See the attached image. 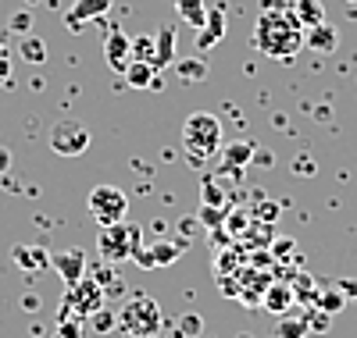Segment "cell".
<instances>
[{"label": "cell", "instance_id": "1", "mask_svg": "<svg viewBox=\"0 0 357 338\" xmlns=\"http://www.w3.org/2000/svg\"><path fill=\"white\" fill-rule=\"evenodd\" d=\"M304 33L307 29L296 22L293 8H264L254 22V50L264 54L268 61H293L304 50Z\"/></svg>", "mask_w": 357, "mask_h": 338}, {"label": "cell", "instance_id": "2", "mask_svg": "<svg viewBox=\"0 0 357 338\" xmlns=\"http://www.w3.org/2000/svg\"><path fill=\"white\" fill-rule=\"evenodd\" d=\"M143 246V228L132 221H114V225H100L97 232V253L104 264H126L139 253Z\"/></svg>", "mask_w": 357, "mask_h": 338}, {"label": "cell", "instance_id": "3", "mask_svg": "<svg viewBox=\"0 0 357 338\" xmlns=\"http://www.w3.org/2000/svg\"><path fill=\"white\" fill-rule=\"evenodd\" d=\"M183 146H186V153L193 161L215 157V153L222 150V121L211 111H193L183 121Z\"/></svg>", "mask_w": 357, "mask_h": 338}, {"label": "cell", "instance_id": "4", "mask_svg": "<svg viewBox=\"0 0 357 338\" xmlns=\"http://www.w3.org/2000/svg\"><path fill=\"white\" fill-rule=\"evenodd\" d=\"M161 306L158 299H151L146 292H136L132 299H126V306L118 310V331L132 335V338H151L161 331Z\"/></svg>", "mask_w": 357, "mask_h": 338}, {"label": "cell", "instance_id": "5", "mask_svg": "<svg viewBox=\"0 0 357 338\" xmlns=\"http://www.w3.org/2000/svg\"><path fill=\"white\" fill-rule=\"evenodd\" d=\"M89 207V218L97 225H114V221H126V210H129V196L118 189V186H97L86 200Z\"/></svg>", "mask_w": 357, "mask_h": 338}, {"label": "cell", "instance_id": "6", "mask_svg": "<svg viewBox=\"0 0 357 338\" xmlns=\"http://www.w3.org/2000/svg\"><path fill=\"white\" fill-rule=\"evenodd\" d=\"M104 289L97 285V278H82V282H75L72 289H68V296H65V310H61V317H79V321H89L97 310H104Z\"/></svg>", "mask_w": 357, "mask_h": 338}, {"label": "cell", "instance_id": "7", "mask_svg": "<svg viewBox=\"0 0 357 338\" xmlns=\"http://www.w3.org/2000/svg\"><path fill=\"white\" fill-rule=\"evenodd\" d=\"M50 150L57 153V157H82V153L89 150V129L75 118H61L50 129Z\"/></svg>", "mask_w": 357, "mask_h": 338}, {"label": "cell", "instance_id": "8", "mask_svg": "<svg viewBox=\"0 0 357 338\" xmlns=\"http://www.w3.org/2000/svg\"><path fill=\"white\" fill-rule=\"evenodd\" d=\"M183 250L186 246L183 242H154V246H139V253L132 257L139 267H146V271H158V267H168V264H175L178 257H183Z\"/></svg>", "mask_w": 357, "mask_h": 338}, {"label": "cell", "instance_id": "9", "mask_svg": "<svg viewBox=\"0 0 357 338\" xmlns=\"http://www.w3.org/2000/svg\"><path fill=\"white\" fill-rule=\"evenodd\" d=\"M104 61L111 65V72L126 75L129 61H132V40L122 33V29H111V33H107V40H104Z\"/></svg>", "mask_w": 357, "mask_h": 338}, {"label": "cell", "instance_id": "10", "mask_svg": "<svg viewBox=\"0 0 357 338\" xmlns=\"http://www.w3.org/2000/svg\"><path fill=\"white\" fill-rule=\"evenodd\" d=\"M50 267L61 274V282L72 289L75 282H82L86 278V257L79 253V250H65V253H54L50 257Z\"/></svg>", "mask_w": 357, "mask_h": 338}, {"label": "cell", "instance_id": "11", "mask_svg": "<svg viewBox=\"0 0 357 338\" xmlns=\"http://www.w3.org/2000/svg\"><path fill=\"white\" fill-rule=\"evenodd\" d=\"M111 11V0H75L65 15V25L68 29H79L82 22H93V18H104Z\"/></svg>", "mask_w": 357, "mask_h": 338}, {"label": "cell", "instance_id": "12", "mask_svg": "<svg viewBox=\"0 0 357 338\" xmlns=\"http://www.w3.org/2000/svg\"><path fill=\"white\" fill-rule=\"evenodd\" d=\"M222 36H225V11L222 8H207V22L197 29V47L211 50L215 43H222Z\"/></svg>", "mask_w": 357, "mask_h": 338}, {"label": "cell", "instance_id": "13", "mask_svg": "<svg viewBox=\"0 0 357 338\" xmlns=\"http://www.w3.org/2000/svg\"><path fill=\"white\" fill-rule=\"evenodd\" d=\"M304 47L314 50V54H333V50L340 47V29L329 25V22H321V25L307 29V33H304Z\"/></svg>", "mask_w": 357, "mask_h": 338}, {"label": "cell", "instance_id": "14", "mask_svg": "<svg viewBox=\"0 0 357 338\" xmlns=\"http://www.w3.org/2000/svg\"><path fill=\"white\" fill-rule=\"evenodd\" d=\"M175 65V29L172 25H161L154 33V68H168Z\"/></svg>", "mask_w": 357, "mask_h": 338}, {"label": "cell", "instance_id": "15", "mask_svg": "<svg viewBox=\"0 0 357 338\" xmlns=\"http://www.w3.org/2000/svg\"><path fill=\"white\" fill-rule=\"evenodd\" d=\"M126 82H129L132 89H158V86H161L158 68H154V65H146V61H129Z\"/></svg>", "mask_w": 357, "mask_h": 338}, {"label": "cell", "instance_id": "16", "mask_svg": "<svg viewBox=\"0 0 357 338\" xmlns=\"http://www.w3.org/2000/svg\"><path fill=\"white\" fill-rule=\"evenodd\" d=\"M11 257H15V264L22 271H43V267H50V253L43 250V246H15Z\"/></svg>", "mask_w": 357, "mask_h": 338}, {"label": "cell", "instance_id": "17", "mask_svg": "<svg viewBox=\"0 0 357 338\" xmlns=\"http://www.w3.org/2000/svg\"><path fill=\"white\" fill-rule=\"evenodd\" d=\"M293 299H296V296H293V289H289V285H268L261 303H264V310H268V314L282 317V314L289 310V306H293Z\"/></svg>", "mask_w": 357, "mask_h": 338}, {"label": "cell", "instance_id": "18", "mask_svg": "<svg viewBox=\"0 0 357 338\" xmlns=\"http://www.w3.org/2000/svg\"><path fill=\"white\" fill-rule=\"evenodd\" d=\"M175 75L178 79H183V82H204L207 75H211V68H207V61L204 57H183V61H178L175 57Z\"/></svg>", "mask_w": 357, "mask_h": 338}, {"label": "cell", "instance_id": "19", "mask_svg": "<svg viewBox=\"0 0 357 338\" xmlns=\"http://www.w3.org/2000/svg\"><path fill=\"white\" fill-rule=\"evenodd\" d=\"M293 15L304 29H314V25L325 22V4L321 0H293Z\"/></svg>", "mask_w": 357, "mask_h": 338}, {"label": "cell", "instance_id": "20", "mask_svg": "<svg viewBox=\"0 0 357 338\" xmlns=\"http://www.w3.org/2000/svg\"><path fill=\"white\" fill-rule=\"evenodd\" d=\"M172 8H175V15L183 18L190 29H200L207 22V4H204V0H172Z\"/></svg>", "mask_w": 357, "mask_h": 338}, {"label": "cell", "instance_id": "21", "mask_svg": "<svg viewBox=\"0 0 357 338\" xmlns=\"http://www.w3.org/2000/svg\"><path fill=\"white\" fill-rule=\"evenodd\" d=\"M18 57L25 61V65H43L47 61V43L40 40V36H22V43H18Z\"/></svg>", "mask_w": 357, "mask_h": 338}, {"label": "cell", "instance_id": "22", "mask_svg": "<svg viewBox=\"0 0 357 338\" xmlns=\"http://www.w3.org/2000/svg\"><path fill=\"white\" fill-rule=\"evenodd\" d=\"M304 335H311V328H307V317H279V324H275V338H304Z\"/></svg>", "mask_w": 357, "mask_h": 338}, {"label": "cell", "instance_id": "23", "mask_svg": "<svg viewBox=\"0 0 357 338\" xmlns=\"http://www.w3.org/2000/svg\"><path fill=\"white\" fill-rule=\"evenodd\" d=\"M314 303H318V310H325V314H333V317H336V314L343 310V303H347V299H343L340 289H321V292L314 296Z\"/></svg>", "mask_w": 357, "mask_h": 338}, {"label": "cell", "instance_id": "24", "mask_svg": "<svg viewBox=\"0 0 357 338\" xmlns=\"http://www.w3.org/2000/svg\"><path fill=\"white\" fill-rule=\"evenodd\" d=\"M222 150H225V161H229L232 168H240L243 161L254 157V146H247V143H232V146H222Z\"/></svg>", "mask_w": 357, "mask_h": 338}, {"label": "cell", "instance_id": "25", "mask_svg": "<svg viewBox=\"0 0 357 338\" xmlns=\"http://www.w3.org/2000/svg\"><path fill=\"white\" fill-rule=\"evenodd\" d=\"M132 61H146V65H154V36L132 40Z\"/></svg>", "mask_w": 357, "mask_h": 338}, {"label": "cell", "instance_id": "26", "mask_svg": "<svg viewBox=\"0 0 357 338\" xmlns=\"http://www.w3.org/2000/svg\"><path fill=\"white\" fill-rule=\"evenodd\" d=\"M54 338H82V321H79V317H61Z\"/></svg>", "mask_w": 357, "mask_h": 338}, {"label": "cell", "instance_id": "27", "mask_svg": "<svg viewBox=\"0 0 357 338\" xmlns=\"http://www.w3.org/2000/svg\"><path fill=\"white\" fill-rule=\"evenodd\" d=\"M89 324H93L97 331H111V328H118V314H111L104 306V310H97L93 317H89Z\"/></svg>", "mask_w": 357, "mask_h": 338}, {"label": "cell", "instance_id": "28", "mask_svg": "<svg viewBox=\"0 0 357 338\" xmlns=\"http://www.w3.org/2000/svg\"><path fill=\"white\" fill-rule=\"evenodd\" d=\"M8 29H11V33H22V36H29V29H33V15H29V11H18V15H11Z\"/></svg>", "mask_w": 357, "mask_h": 338}, {"label": "cell", "instance_id": "29", "mask_svg": "<svg viewBox=\"0 0 357 338\" xmlns=\"http://www.w3.org/2000/svg\"><path fill=\"white\" fill-rule=\"evenodd\" d=\"M200 328H204V321H200V314H186L183 321H178V328H175V331H178V335H183V338H186V335H200Z\"/></svg>", "mask_w": 357, "mask_h": 338}, {"label": "cell", "instance_id": "30", "mask_svg": "<svg viewBox=\"0 0 357 338\" xmlns=\"http://www.w3.org/2000/svg\"><path fill=\"white\" fill-rule=\"evenodd\" d=\"M311 317H314V321H307V328H311V331H325V328H329V317H333V314H325V310H314Z\"/></svg>", "mask_w": 357, "mask_h": 338}, {"label": "cell", "instance_id": "31", "mask_svg": "<svg viewBox=\"0 0 357 338\" xmlns=\"http://www.w3.org/2000/svg\"><path fill=\"white\" fill-rule=\"evenodd\" d=\"M8 79H11V57L0 54V82H8Z\"/></svg>", "mask_w": 357, "mask_h": 338}, {"label": "cell", "instance_id": "32", "mask_svg": "<svg viewBox=\"0 0 357 338\" xmlns=\"http://www.w3.org/2000/svg\"><path fill=\"white\" fill-rule=\"evenodd\" d=\"M8 168H11V150L0 146V175H8Z\"/></svg>", "mask_w": 357, "mask_h": 338}, {"label": "cell", "instance_id": "33", "mask_svg": "<svg viewBox=\"0 0 357 338\" xmlns=\"http://www.w3.org/2000/svg\"><path fill=\"white\" fill-rule=\"evenodd\" d=\"M0 54H8V50H4V36H0Z\"/></svg>", "mask_w": 357, "mask_h": 338}, {"label": "cell", "instance_id": "34", "mask_svg": "<svg viewBox=\"0 0 357 338\" xmlns=\"http://www.w3.org/2000/svg\"><path fill=\"white\" fill-rule=\"evenodd\" d=\"M25 4H40V0H25Z\"/></svg>", "mask_w": 357, "mask_h": 338}, {"label": "cell", "instance_id": "35", "mask_svg": "<svg viewBox=\"0 0 357 338\" xmlns=\"http://www.w3.org/2000/svg\"><path fill=\"white\" fill-rule=\"evenodd\" d=\"M347 4H357V0H347Z\"/></svg>", "mask_w": 357, "mask_h": 338}, {"label": "cell", "instance_id": "36", "mask_svg": "<svg viewBox=\"0 0 357 338\" xmlns=\"http://www.w3.org/2000/svg\"><path fill=\"white\" fill-rule=\"evenodd\" d=\"M151 338H158V335H151Z\"/></svg>", "mask_w": 357, "mask_h": 338}, {"label": "cell", "instance_id": "37", "mask_svg": "<svg viewBox=\"0 0 357 338\" xmlns=\"http://www.w3.org/2000/svg\"><path fill=\"white\" fill-rule=\"evenodd\" d=\"M354 296H357V292H354Z\"/></svg>", "mask_w": 357, "mask_h": 338}]
</instances>
